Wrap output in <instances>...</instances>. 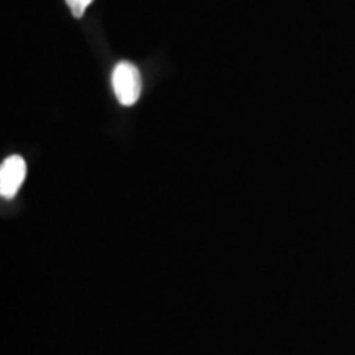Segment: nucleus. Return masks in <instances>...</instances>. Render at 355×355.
<instances>
[{"label":"nucleus","mask_w":355,"mask_h":355,"mask_svg":"<svg viewBox=\"0 0 355 355\" xmlns=\"http://www.w3.org/2000/svg\"><path fill=\"white\" fill-rule=\"evenodd\" d=\"M112 87L115 97L122 105H133L141 94L140 71L128 61H121L114 68Z\"/></svg>","instance_id":"nucleus-1"},{"label":"nucleus","mask_w":355,"mask_h":355,"mask_svg":"<svg viewBox=\"0 0 355 355\" xmlns=\"http://www.w3.org/2000/svg\"><path fill=\"white\" fill-rule=\"evenodd\" d=\"M26 175V165L25 159L13 155L3 159L2 168H0V193L3 198L10 199L17 194L20 189L21 183H24Z\"/></svg>","instance_id":"nucleus-2"},{"label":"nucleus","mask_w":355,"mask_h":355,"mask_svg":"<svg viewBox=\"0 0 355 355\" xmlns=\"http://www.w3.org/2000/svg\"><path fill=\"white\" fill-rule=\"evenodd\" d=\"M66 3H68L73 17L81 19V17L84 15V12H86V8L92 3V0H66Z\"/></svg>","instance_id":"nucleus-3"}]
</instances>
